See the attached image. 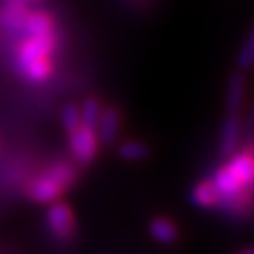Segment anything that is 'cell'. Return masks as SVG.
Returning a JSON list of instances; mask_svg holds the SVG:
<instances>
[{"instance_id": "1", "label": "cell", "mask_w": 254, "mask_h": 254, "mask_svg": "<svg viewBox=\"0 0 254 254\" xmlns=\"http://www.w3.org/2000/svg\"><path fill=\"white\" fill-rule=\"evenodd\" d=\"M254 178V156L250 146L234 152L224 166L214 174L212 184L220 196L218 208L234 216H248L250 212V188Z\"/></svg>"}, {"instance_id": "2", "label": "cell", "mask_w": 254, "mask_h": 254, "mask_svg": "<svg viewBox=\"0 0 254 254\" xmlns=\"http://www.w3.org/2000/svg\"><path fill=\"white\" fill-rule=\"evenodd\" d=\"M58 32L26 36L16 48V72L30 84H42L54 70V52L58 48Z\"/></svg>"}, {"instance_id": "3", "label": "cell", "mask_w": 254, "mask_h": 254, "mask_svg": "<svg viewBox=\"0 0 254 254\" xmlns=\"http://www.w3.org/2000/svg\"><path fill=\"white\" fill-rule=\"evenodd\" d=\"M76 180H78V170L74 168L72 162L56 160L28 184L26 194L36 204H52L60 200V196L68 188H72Z\"/></svg>"}, {"instance_id": "4", "label": "cell", "mask_w": 254, "mask_h": 254, "mask_svg": "<svg viewBox=\"0 0 254 254\" xmlns=\"http://www.w3.org/2000/svg\"><path fill=\"white\" fill-rule=\"evenodd\" d=\"M46 228L58 242H70L76 234V218L64 200H56L46 210Z\"/></svg>"}, {"instance_id": "5", "label": "cell", "mask_w": 254, "mask_h": 254, "mask_svg": "<svg viewBox=\"0 0 254 254\" xmlns=\"http://www.w3.org/2000/svg\"><path fill=\"white\" fill-rule=\"evenodd\" d=\"M68 146H70V152L74 156V160L78 164H92L96 154H98V148H100V142H98V136H96V130L94 128H88V126L80 124L76 130H72L68 134Z\"/></svg>"}, {"instance_id": "6", "label": "cell", "mask_w": 254, "mask_h": 254, "mask_svg": "<svg viewBox=\"0 0 254 254\" xmlns=\"http://www.w3.org/2000/svg\"><path fill=\"white\" fill-rule=\"evenodd\" d=\"M122 128V114L118 106H106L100 112L98 124H96V136L102 146H112L116 144Z\"/></svg>"}, {"instance_id": "7", "label": "cell", "mask_w": 254, "mask_h": 254, "mask_svg": "<svg viewBox=\"0 0 254 254\" xmlns=\"http://www.w3.org/2000/svg\"><path fill=\"white\" fill-rule=\"evenodd\" d=\"M240 132H242V120L236 112H228L222 120V130H220V144L218 150L222 156L230 158L240 144Z\"/></svg>"}, {"instance_id": "8", "label": "cell", "mask_w": 254, "mask_h": 254, "mask_svg": "<svg viewBox=\"0 0 254 254\" xmlns=\"http://www.w3.org/2000/svg\"><path fill=\"white\" fill-rule=\"evenodd\" d=\"M246 90H248V82H246V76L244 72L236 70L228 76V82H226V96H224V104H226V110L228 112H236L242 108L244 104V98H246Z\"/></svg>"}, {"instance_id": "9", "label": "cell", "mask_w": 254, "mask_h": 254, "mask_svg": "<svg viewBox=\"0 0 254 254\" xmlns=\"http://www.w3.org/2000/svg\"><path fill=\"white\" fill-rule=\"evenodd\" d=\"M190 200H192L194 206L198 208H218V202H220V196L216 192V188L212 184V180H200L194 184V188L190 190Z\"/></svg>"}, {"instance_id": "10", "label": "cell", "mask_w": 254, "mask_h": 254, "mask_svg": "<svg viewBox=\"0 0 254 254\" xmlns=\"http://www.w3.org/2000/svg\"><path fill=\"white\" fill-rule=\"evenodd\" d=\"M148 232L160 244H174L178 240V236H180L178 226L166 216H154L150 220V224H148Z\"/></svg>"}, {"instance_id": "11", "label": "cell", "mask_w": 254, "mask_h": 254, "mask_svg": "<svg viewBox=\"0 0 254 254\" xmlns=\"http://www.w3.org/2000/svg\"><path fill=\"white\" fill-rule=\"evenodd\" d=\"M28 12H30V10H28V8H24V6L2 4V6H0V26H2L4 30L22 32Z\"/></svg>"}, {"instance_id": "12", "label": "cell", "mask_w": 254, "mask_h": 254, "mask_svg": "<svg viewBox=\"0 0 254 254\" xmlns=\"http://www.w3.org/2000/svg\"><path fill=\"white\" fill-rule=\"evenodd\" d=\"M54 30H56L54 18H52L48 12H42V10H36V12H28V16H26V22H24V28H22V32H24L26 36L48 34V32H54Z\"/></svg>"}, {"instance_id": "13", "label": "cell", "mask_w": 254, "mask_h": 254, "mask_svg": "<svg viewBox=\"0 0 254 254\" xmlns=\"http://www.w3.org/2000/svg\"><path fill=\"white\" fill-rule=\"evenodd\" d=\"M118 156L122 160H130V162H140L150 156V146L142 140H122L118 144Z\"/></svg>"}, {"instance_id": "14", "label": "cell", "mask_w": 254, "mask_h": 254, "mask_svg": "<svg viewBox=\"0 0 254 254\" xmlns=\"http://www.w3.org/2000/svg\"><path fill=\"white\" fill-rule=\"evenodd\" d=\"M252 62H254V30L250 28L236 52V68L246 74L252 68Z\"/></svg>"}, {"instance_id": "15", "label": "cell", "mask_w": 254, "mask_h": 254, "mask_svg": "<svg viewBox=\"0 0 254 254\" xmlns=\"http://www.w3.org/2000/svg\"><path fill=\"white\" fill-rule=\"evenodd\" d=\"M80 108V122L88 128H94L96 130V124H98V118H100V112H102V104L96 96H86L82 100V104L78 106Z\"/></svg>"}, {"instance_id": "16", "label": "cell", "mask_w": 254, "mask_h": 254, "mask_svg": "<svg viewBox=\"0 0 254 254\" xmlns=\"http://www.w3.org/2000/svg\"><path fill=\"white\" fill-rule=\"evenodd\" d=\"M60 120H62V126H64L66 134L76 130L78 126L82 124L80 122V108H78V104H74V102L66 104L64 108H62V112H60Z\"/></svg>"}, {"instance_id": "17", "label": "cell", "mask_w": 254, "mask_h": 254, "mask_svg": "<svg viewBox=\"0 0 254 254\" xmlns=\"http://www.w3.org/2000/svg\"><path fill=\"white\" fill-rule=\"evenodd\" d=\"M40 0H2V4H12V6H24L28 8L30 4H36Z\"/></svg>"}, {"instance_id": "18", "label": "cell", "mask_w": 254, "mask_h": 254, "mask_svg": "<svg viewBox=\"0 0 254 254\" xmlns=\"http://www.w3.org/2000/svg\"><path fill=\"white\" fill-rule=\"evenodd\" d=\"M240 254H252V250L248 248V250H244V252H240Z\"/></svg>"}]
</instances>
